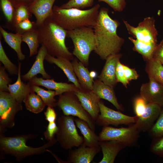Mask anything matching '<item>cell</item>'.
<instances>
[{"label": "cell", "instance_id": "cell-40", "mask_svg": "<svg viewBox=\"0 0 163 163\" xmlns=\"http://www.w3.org/2000/svg\"><path fill=\"white\" fill-rule=\"evenodd\" d=\"M58 130V126L55 121L49 122L46 126V130L43 133L46 139L49 141L54 139Z\"/></svg>", "mask_w": 163, "mask_h": 163}, {"label": "cell", "instance_id": "cell-6", "mask_svg": "<svg viewBox=\"0 0 163 163\" xmlns=\"http://www.w3.org/2000/svg\"><path fill=\"white\" fill-rule=\"evenodd\" d=\"M57 122L58 130L56 139L62 148L70 150L83 144V137L78 133L73 116H61L58 118Z\"/></svg>", "mask_w": 163, "mask_h": 163}, {"label": "cell", "instance_id": "cell-1", "mask_svg": "<svg viewBox=\"0 0 163 163\" xmlns=\"http://www.w3.org/2000/svg\"><path fill=\"white\" fill-rule=\"evenodd\" d=\"M108 8L100 9L96 24L93 27L96 41L94 51L102 60L109 56L119 53L124 40L117 34L120 23L112 19L109 14Z\"/></svg>", "mask_w": 163, "mask_h": 163}, {"label": "cell", "instance_id": "cell-25", "mask_svg": "<svg viewBox=\"0 0 163 163\" xmlns=\"http://www.w3.org/2000/svg\"><path fill=\"white\" fill-rule=\"evenodd\" d=\"M75 122L83 136L82 145L89 147L99 146L98 136L86 122L78 117L75 119Z\"/></svg>", "mask_w": 163, "mask_h": 163}, {"label": "cell", "instance_id": "cell-44", "mask_svg": "<svg viewBox=\"0 0 163 163\" xmlns=\"http://www.w3.org/2000/svg\"><path fill=\"white\" fill-rule=\"evenodd\" d=\"M123 68L125 76L128 81L132 80H136L139 78V75L135 69L130 68L124 64Z\"/></svg>", "mask_w": 163, "mask_h": 163}, {"label": "cell", "instance_id": "cell-21", "mask_svg": "<svg viewBox=\"0 0 163 163\" xmlns=\"http://www.w3.org/2000/svg\"><path fill=\"white\" fill-rule=\"evenodd\" d=\"M103 157L98 163H113L119 152L125 148L121 142L115 140L99 141Z\"/></svg>", "mask_w": 163, "mask_h": 163}, {"label": "cell", "instance_id": "cell-29", "mask_svg": "<svg viewBox=\"0 0 163 163\" xmlns=\"http://www.w3.org/2000/svg\"><path fill=\"white\" fill-rule=\"evenodd\" d=\"M22 42L27 45L30 51L29 56L37 54L39 43L37 28L22 34Z\"/></svg>", "mask_w": 163, "mask_h": 163}, {"label": "cell", "instance_id": "cell-46", "mask_svg": "<svg viewBox=\"0 0 163 163\" xmlns=\"http://www.w3.org/2000/svg\"><path fill=\"white\" fill-rule=\"evenodd\" d=\"M13 4L14 8L21 5H25L28 7L35 0H9Z\"/></svg>", "mask_w": 163, "mask_h": 163}, {"label": "cell", "instance_id": "cell-27", "mask_svg": "<svg viewBox=\"0 0 163 163\" xmlns=\"http://www.w3.org/2000/svg\"><path fill=\"white\" fill-rule=\"evenodd\" d=\"M146 61L145 70L149 79H153L163 86V66L158 61L152 59Z\"/></svg>", "mask_w": 163, "mask_h": 163}, {"label": "cell", "instance_id": "cell-15", "mask_svg": "<svg viewBox=\"0 0 163 163\" xmlns=\"http://www.w3.org/2000/svg\"><path fill=\"white\" fill-rule=\"evenodd\" d=\"M162 107L153 103L147 104L144 113L141 116L137 117L135 123L140 132L148 131L158 117Z\"/></svg>", "mask_w": 163, "mask_h": 163}, {"label": "cell", "instance_id": "cell-45", "mask_svg": "<svg viewBox=\"0 0 163 163\" xmlns=\"http://www.w3.org/2000/svg\"><path fill=\"white\" fill-rule=\"evenodd\" d=\"M44 114L46 120L49 122L55 121L57 114L53 108L48 107Z\"/></svg>", "mask_w": 163, "mask_h": 163}, {"label": "cell", "instance_id": "cell-32", "mask_svg": "<svg viewBox=\"0 0 163 163\" xmlns=\"http://www.w3.org/2000/svg\"><path fill=\"white\" fill-rule=\"evenodd\" d=\"M31 14L27 6L21 5L15 8L14 16L11 24L13 27L21 21L29 18Z\"/></svg>", "mask_w": 163, "mask_h": 163}, {"label": "cell", "instance_id": "cell-10", "mask_svg": "<svg viewBox=\"0 0 163 163\" xmlns=\"http://www.w3.org/2000/svg\"><path fill=\"white\" fill-rule=\"evenodd\" d=\"M22 109L21 103L18 101L8 92L0 91V133L14 125L16 114Z\"/></svg>", "mask_w": 163, "mask_h": 163}, {"label": "cell", "instance_id": "cell-30", "mask_svg": "<svg viewBox=\"0 0 163 163\" xmlns=\"http://www.w3.org/2000/svg\"><path fill=\"white\" fill-rule=\"evenodd\" d=\"M33 90L41 98L46 106L54 108L56 106V101L54 98L56 96L55 91L46 90L39 86L32 85Z\"/></svg>", "mask_w": 163, "mask_h": 163}, {"label": "cell", "instance_id": "cell-23", "mask_svg": "<svg viewBox=\"0 0 163 163\" xmlns=\"http://www.w3.org/2000/svg\"><path fill=\"white\" fill-rule=\"evenodd\" d=\"M92 90L100 99L108 101L118 110H123V108L118 102L113 88L105 84L98 79L94 81Z\"/></svg>", "mask_w": 163, "mask_h": 163}, {"label": "cell", "instance_id": "cell-5", "mask_svg": "<svg viewBox=\"0 0 163 163\" xmlns=\"http://www.w3.org/2000/svg\"><path fill=\"white\" fill-rule=\"evenodd\" d=\"M67 37L72 40L74 49L72 54L85 66L89 65L90 55L94 51L96 41L94 30L88 27H82L67 30Z\"/></svg>", "mask_w": 163, "mask_h": 163}, {"label": "cell", "instance_id": "cell-41", "mask_svg": "<svg viewBox=\"0 0 163 163\" xmlns=\"http://www.w3.org/2000/svg\"><path fill=\"white\" fill-rule=\"evenodd\" d=\"M99 2H104L108 4L115 11L121 12L126 5L125 0H97Z\"/></svg>", "mask_w": 163, "mask_h": 163}, {"label": "cell", "instance_id": "cell-31", "mask_svg": "<svg viewBox=\"0 0 163 163\" xmlns=\"http://www.w3.org/2000/svg\"><path fill=\"white\" fill-rule=\"evenodd\" d=\"M0 61L9 74L11 75H18V67L13 63L7 56L0 40Z\"/></svg>", "mask_w": 163, "mask_h": 163}, {"label": "cell", "instance_id": "cell-42", "mask_svg": "<svg viewBox=\"0 0 163 163\" xmlns=\"http://www.w3.org/2000/svg\"><path fill=\"white\" fill-rule=\"evenodd\" d=\"M116 76L117 81L120 82L126 87L127 88V85L129 84V82L126 78L124 73L123 64L121 63L119 61L117 65Z\"/></svg>", "mask_w": 163, "mask_h": 163}, {"label": "cell", "instance_id": "cell-22", "mask_svg": "<svg viewBox=\"0 0 163 163\" xmlns=\"http://www.w3.org/2000/svg\"><path fill=\"white\" fill-rule=\"evenodd\" d=\"M45 60L51 64H54L59 68L67 77L69 81L72 82L78 88H82L74 72L72 62L70 60L63 57H56L48 53Z\"/></svg>", "mask_w": 163, "mask_h": 163}, {"label": "cell", "instance_id": "cell-17", "mask_svg": "<svg viewBox=\"0 0 163 163\" xmlns=\"http://www.w3.org/2000/svg\"><path fill=\"white\" fill-rule=\"evenodd\" d=\"M101 149L100 146L89 147L82 145L77 149H70L67 163H90Z\"/></svg>", "mask_w": 163, "mask_h": 163}, {"label": "cell", "instance_id": "cell-12", "mask_svg": "<svg viewBox=\"0 0 163 163\" xmlns=\"http://www.w3.org/2000/svg\"><path fill=\"white\" fill-rule=\"evenodd\" d=\"M74 92L84 108L95 121L100 112L99 102L101 99L92 90L81 88Z\"/></svg>", "mask_w": 163, "mask_h": 163}, {"label": "cell", "instance_id": "cell-14", "mask_svg": "<svg viewBox=\"0 0 163 163\" xmlns=\"http://www.w3.org/2000/svg\"><path fill=\"white\" fill-rule=\"evenodd\" d=\"M122 55L120 53L112 54L106 59V62L98 79L105 84L114 88L117 82L116 71L118 62Z\"/></svg>", "mask_w": 163, "mask_h": 163}, {"label": "cell", "instance_id": "cell-26", "mask_svg": "<svg viewBox=\"0 0 163 163\" xmlns=\"http://www.w3.org/2000/svg\"><path fill=\"white\" fill-rule=\"evenodd\" d=\"M0 32L5 42L16 53L18 60H24L26 56L22 53L21 49L22 34L18 33L8 32L1 26H0Z\"/></svg>", "mask_w": 163, "mask_h": 163}, {"label": "cell", "instance_id": "cell-4", "mask_svg": "<svg viewBox=\"0 0 163 163\" xmlns=\"http://www.w3.org/2000/svg\"><path fill=\"white\" fill-rule=\"evenodd\" d=\"M37 136V135L28 134L7 137L4 134L0 133V157L5 155H10L14 156L18 161H20L28 156L40 155L48 151V149L57 142L54 138L43 146L37 148L26 145L28 140Z\"/></svg>", "mask_w": 163, "mask_h": 163}, {"label": "cell", "instance_id": "cell-33", "mask_svg": "<svg viewBox=\"0 0 163 163\" xmlns=\"http://www.w3.org/2000/svg\"><path fill=\"white\" fill-rule=\"evenodd\" d=\"M148 131L149 135L153 139L163 136V107L156 122Z\"/></svg>", "mask_w": 163, "mask_h": 163}, {"label": "cell", "instance_id": "cell-35", "mask_svg": "<svg viewBox=\"0 0 163 163\" xmlns=\"http://www.w3.org/2000/svg\"><path fill=\"white\" fill-rule=\"evenodd\" d=\"M2 11L8 22L11 24L14 16L15 8L9 0H0Z\"/></svg>", "mask_w": 163, "mask_h": 163}, {"label": "cell", "instance_id": "cell-24", "mask_svg": "<svg viewBox=\"0 0 163 163\" xmlns=\"http://www.w3.org/2000/svg\"><path fill=\"white\" fill-rule=\"evenodd\" d=\"M72 63L74 72L82 88L92 90L94 81L91 77L88 68L76 59L72 60Z\"/></svg>", "mask_w": 163, "mask_h": 163}, {"label": "cell", "instance_id": "cell-13", "mask_svg": "<svg viewBox=\"0 0 163 163\" xmlns=\"http://www.w3.org/2000/svg\"><path fill=\"white\" fill-rule=\"evenodd\" d=\"M143 84L140 88V96L149 103L157 104L163 107V86L152 79Z\"/></svg>", "mask_w": 163, "mask_h": 163}, {"label": "cell", "instance_id": "cell-8", "mask_svg": "<svg viewBox=\"0 0 163 163\" xmlns=\"http://www.w3.org/2000/svg\"><path fill=\"white\" fill-rule=\"evenodd\" d=\"M140 132L135 123L127 127L116 128L104 126L99 134V140H115L122 143L126 147L133 146L137 144Z\"/></svg>", "mask_w": 163, "mask_h": 163}, {"label": "cell", "instance_id": "cell-2", "mask_svg": "<svg viewBox=\"0 0 163 163\" xmlns=\"http://www.w3.org/2000/svg\"><path fill=\"white\" fill-rule=\"evenodd\" d=\"M40 44L43 45L48 53L56 57H63L70 60L74 59L65 44L67 30L56 24L50 18L37 27Z\"/></svg>", "mask_w": 163, "mask_h": 163}, {"label": "cell", "instance_id": "cell-20", "mask_svg": "<svg viewBox=\"0 0 163 163\" xmlns=\"http://www.w3.org/2000/svg\"><path fill=\"white\" fill-rule=\"evenodd\" d=\"M18 65V70L17 80L13 84L8 85V92L18 101L21 103L24 98L33 91L32 88V85L29 82L26 84L22 81L21 63L19 62Z\"/></svg>", "mask_w": 163, "mask_h": 163}, {"label": "cell", "instance_id": "cell-39", "mask_svg": "<svg viewBox=\"0 0 163 163\" xmlns=\"http://www.w3.org/2000/svg\"><path fill=\"white\" fill-rule=\"evenodd\" d=\"M147 102L141 96L136 97L134 101V111L136 116L139 117L145 112Z\"/></svg>", "mask_w": 163, "mask_h": 163}, {"label": "cell", "instance_id": "cell-43", "mask_svg": "<svg viewBox=\"0 0 163 163\" xmlns=\"http://www.w3.org/2000/svg\"><path fill=\"white\" fill-rule=\"evenodd\" d=\"M152 59L163 64V38L156 47L152 54Z\"/></svg>", "mask_w": 163, "mask_h": 163}, {"label": "cell", "instance_id": "cell-19", "mask_svg": "<svg viewBox=\"0 0 163 163\" xmlns=\"http://www.w3.org/2000/svg\"><path fill=\"white\" fill-rule=\"evenodd\" d=\"M47 53L46 48L43 45L41 44L31 67L27 73L21 75L23 80L29 81L39 74H41L44 79L51 78V76L45 70L43 65L44 60Z\"/></svg>", "mask_w": 163, "mask_h": 163}, {"label": "cell", "instance_id": "cell-38", "mask_svg": "<svg viewBox=\"0 0 163 163\" xmlns=\"http://www.w3.org/2000/svg\"><path fill=\"white\" fill-rule=\"evenodd\" d=\"M4 66L0 67V91L8 92V85L12 80L5 71Z\"/></svg>", "mask_w": 163, "mask_h": 163}, {"label": "cell", "instance_id": "cell-37", "mask_svg": "<svg viewBox=\"0 0 163 163\" xmlns=\"http://www.w3.org/2000/svg\"><path fill=\"white\" fill-rule=\"evenodd\" d=\"M149 150L154 154L163 157V136L153 139Z\"/></svg>", "mask_w": 163, "mask_h": 163}, {"label": "cell", "instance_id": "cell-16", "mask_svg": "<svg viewBox=\"0 0 163 163\" xmlns=\"http://www.w3.org/2000/svg\"><path fill=\"white\" fill-rule=\"evenodd\" d=\"M56 0H35L28 9L36 19L37 27L41 25L47 18L51 16L53 4Z\"/></svg>", "mask_w": 163, "mask_h": 163}, {"label": "cell", "instance_id": "cell-3", "mask_svg": "<svg viewBox=\"0 0 163 163\" xmlns=\"http://www.w3.org/2000/svg\"><path fill=\"white\" fill-rule=\"evenodd\" d=\"M100 7V5L97 4L89 9L84 10L62 8L54 5L50 18L58 25L67 30L84 26L93 27L97 22Z\"/></svg>", "mask_w": 163, "mask_h": 163}, {"label": "cell", "instance_id": "cell-36", "mask_svg": "<svg viewBox=\"0 0 163 163\" xmlns=\"http://www.w3.org/2000/svg\"><path fill=\"white\" fill-rule=\"evenodd\" d=\"M37 28L36 22L31 21L29 18L21 21L13 27L16 33H18L21 34Z\"/></svg>", "mask_w": 163, "mask_h": 163}, {"label": "cell", "instance_id": "cell-9", "mask_svg": "<svg viewBox=\"0 0 163 163\" xmlns=\"http://www.w3.org/2000/svg\"><path fill=\"white\" fill-rule=\"evenodd\" d=\"M123 21L128 33L136 38L129 37L131 41L143 45L157 46L158 31L153 18L149 17L145 18L136 27L132 26L126 21L123 20Z\"/></svg>", "mask_w": 163, "mask_h": 163}, {"label": "cell", "instance_id": "cell-7", "mask_svg": "<svg viewBox=\"0 0 163 163\" xmlns=\"http://www.w3.org/2000/svg\"><path fill=\"white\" fill-rule=\"evenodd\" d=\"M57 104L64 115L76 117L84 120L94 131L95 121L84 108L74 91L65 92L59 95Z\"/></svg>", "mask_w": 163, "mask_h": 163}, {"label": "cell", "instance_id": "cell-28", "mask_svg": "<svg viewBox=\"0 0 163 163\" xmlns=\"http://www.w3.org/2000/svg\"><path fill=\"white\" fill-rule=\"evenodd\" d=\"M23 101L26 109L35 113L42 111L46 106L40 96L34 91L28 95Z\"/></svg>", "mask_w": 163, "mask_h": 163}, {"label": "cell", "instance_id": "cell-34", "mask_svg": "<svg viewBox=\"0 0 163 163\" xmlns=\"http://www.w3.org/2000/svg\"><path fill=\"white\" fill-rule=\"evenodd\" d=\"M94 0H69L59 7L62 8H75L82 10L91 7L94 4Z\"/></svg>", "mask_w": 163, "mask_h": 163}, {"label": "cell", "instance_id": "cell-11", "mask_svg": "<svg viewBox=\"0 0 163 163\" xmlns=\"http://www.w3.org/2000/svg\"><path fill=\"white\" fill-rule=\"evenodd\" d=\"M100 109L99 114L95 121L96 124L99 126H108L111 125L118 126L120 125H129L136 123V116L132 117L123 114L120 111H115L105 105L100 100L99 102Z\"/></svg>", "mask_w": 163, "mask_h": 163}, {"label": "cell", "instance_id": "cell-18", "mask_svg": "<svg viewBox=\"0 0 163 163\" xmlns=\"http://www.w3.org/2000/svg\"><path fill=\"white\" fill-rule=\"evenodd\" d=\"M28 82L32 85L42 86L49 90H54L56 95H60L66 92L74 91L78 89L73 84L57 82L53 79H44L43 78L37 77L36 76Z\"/></svg>", "mask_w": 163, "mask_h": 163}, {"label": "cell", "instance_id": "cell-47", "mask_svg": "<svg viewBox=\"0 0 163 163\" xmlns=\"http://www.w3.org/2000/svg\"><path fill=\"white\" fill-rule=\"evenodd\" d=\"M90 75L91 77L94 79L97 76V72L94 71H92L90 72Z\"/></svg>", "mask_w": 163, "mask_h": 163}]
</instances>
